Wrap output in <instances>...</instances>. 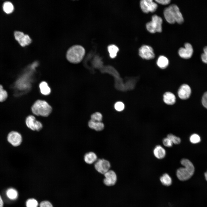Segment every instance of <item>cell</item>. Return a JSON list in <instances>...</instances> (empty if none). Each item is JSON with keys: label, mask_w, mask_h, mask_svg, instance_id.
<instances>
[{"label": "cell", "mask_w": 207, "mask_h": 207, "mask_svg": "<svg viewBox=\"0 0 207 207\" xmlns=\"http://www.w3.org/2000/svg\"><path fill=\"white\" fill-rule=\"evenodd\" d=\"M154 154L157 158L161 159L163 158L166 155L165 149L160 145L157 146L154 150Z\"/></svg>", "instance_id": "cell-18"}, {"label": "cell", "mask_w": 207, "mask_h": 207, "mask_svg": "<svg viewBox=\"0 0 207 207\" xmlns=\"http://www.w3.org/2000/svg\"><path fill=\"white\" fill-rule=\"evenodd\" d=\"M89 127L97 131H99L103 129L104 124L101 122H97L90 120L88 123Z\"/></svg>", "instance_id": "cell-16"}, {"label": "cell", "mask_w": 207, "mask_h": 207, "mask_svg": "<svg viewBox=\"0 0 207 207\" xmlns=\"http://www.w3.org/2000/svg\"><path fill=\"white\" fill-rule=\"evenodd\" d=\"M26 205L27 207H37L38 203L35 199H30L27 200Z\"/></svg>", "instance_id": "cell-28"}, {"label": "cell", "mask_w": 207, "mask_h": 207, "mask_svg": "<svg viewBox=\"0 0 207 207\" xmlns=\"http://www.w3.org/2000/svg\"><path fill=\"white\" fill-rule=\"evenodd\" d=\"M26 124L29 129L34 131H39L43 127L41 123L36 120L35 117L32 115L28 116L26 118Z\"/></svg>", "instance_id": "cell-7"}, {"label": "cell", "mask_w": 207, "mask_h": 207, "mask_svg": "<svg viewBox=\"0 0 207 207\" xmlns=\"http://www.w3.org/2000/svg\"><path fill=\"white\" fill-rule=\"evenodd\" d=\"M31 110L33 113L36 115L47 117L51 113L52 108L46 101L38 100L32 105Z\"/></svg>", "instance_id": "cell-4"}, {"label": "cell", "mask_w": 207, "mask_h": 207, "mask_svg": "<svg viewBox=\"0 0 207 207\" xmlns=\"http://www.w3.org/2000/svg\"><path fill=\"white\" fill-rule=\"evenodd\" d=\"M204 176L205 179L206 181H207V171L204 173Z\"/></svg>", "instance_id": "cell-37"}, {"label": "cell", "mask_w": 207, "mask_h": 207, "mask_svg": "<svg viewBox=\"0 0 207 207\" xmlns=\"http://www.w3.org/2000/svg\"><path fill=\"white\" fill-rule=\"evenodd\" d=\"M3 202L2 199V198L0 195V207H3Z\"/></svg>", "instance_id": "cell-36"}, {"label": "cell", "mask_w": 207, "mask_h": 207, "mask_svg": "<svg viewBox=\"0 0 207 207\" xmlns=\"http://www.w3.org/2000/svg\"><path fill=\"white\" fill-rule=\"evenodd\" d=\"M108 50L110 54V56L112 58H115L119 51L118 47L114 45H111L108 47Z\"/></svg>", "instance_id": "cell-23"}, {"label": "cell", "mask_w": 207, "mask_h": 207, "mask_svg": "<svg viewBox=\"0 0 207 207\" xmlns=\"http://www.w3.org/2000/svg\"><path fill=\"white\" fill-rule=\"evenodd\" d=\"M140 5L143 12L146 13L155 12L158 7L156 3L152 0H141Z\"/></svg>", "instance_id": "cell-8"}, {"label": "cell", "mask_w": 207, "mask_h": 207, "mask_svg": "<svg viewBox=\"0 0 207 207\" xmlns=\"http://www.w3.org/2000/svg\"><path fill=\"white\" fill-rule=\"evenodd\" d=\"M97 159L96 154L93 152H89L86 153L84 156V160L86 163L91 164L95 162Z\"/></svg>", "instance_id": "cell-17"}, {"label": "cell", "mask_w": 207, "mask_h": 207, "mask_svg": "<svg viewBox=\"0 0 207 207\" xmlns=\"http://www.w3.org/2000/svg\"><path fill=\"white\" fill-rule=\"evenodd\" d=\"M167 137L171 140L173 143L175 144H179L181 141V140L179 137L171 134H168Z\"/></svg>", "instance_id": "cell-27"}, {"label": "cell", "mask_w": 207, "mask_h": 207, "mask_svg": "<svg viewBox=\"0 0 207 207\" xmlns=\"http://www.w3.org/2000/svg\"><path fill=\"white\" fill-rule=\"evenodd\" d=\"M156 2L158 3L163 5H166L169 4L170 2V0H155Z\"/></svg>", "instance_id": "cell-35"}, {"label": "cell", "mask_w": 207, "mask_h": 207, "mask_svg": "<svg viewBox=\"0 0 207 207\" xmlns=\"http://www.w3.org/2000/svg\"><path fill=\"white\" fill-rule=\"evenodd\" d=\"M105 178L103 179V183L108 186L114 185L116 182L117 177L114 171L109 170L104 174Z\"/></svg>", "instance_id": "cell-11"}, {"label": "cell", "mask_w": 207, "mask_h": 207, "mask_svg": "<svg viewBox=\"0 0 207 207\" xmlns=\"http://www.w3.org/2000/svg\"><path fill=\"white\" fill-rule=\"evenodd\" d=\"M164 14L166 21L169 23L173 24L177 22L179 24L184 21L183 18L178 7L175 4H172L166 8Z\"/></svg>", "instance_id": "cell-1"}, {"label": "cell", "mask_w": 207, "mask_h": 207, "mask_svg": "<svg viewBox=\"0 0 207 207\" xmlns=\"http://www.w3.org/2000/svg\"><path fill=\"white\" fill-rule=\"evenodd\" d=\"M114 108L117 111H121L124 110V105L122 102L118 101L115 103Z\"/></svg>", "instance_id": "cell-30"}, {"label": "cell", "mask_w": 207, "mask_h": 207, "mask_svg": "<svg viewBox=\"0 0 207 207\" xmlns=\"http://www.w3.org/2000/svg\"><path fill=\"white\" fill-rule=\"evenodd\" d=\"M139 55L143 59L149 60L155 57L153 50L150 46L144 45L139 49Z\"/></svg>", "instance_id": "cell-9"}, {"label": "cell", "mask_w": 207, "mask_h": 207, "mask_svg": "<svg viewBox=\"0 0 207 207\" xmlns=\"http://www.w3.org/2000/svg\"><path fill=\"white\" fill-rule=\"evenodd\" d=\"M40 207H53L52 204L49 201H43L41 203Z\"/></svg>", "instance_id": "cell-34"}, {"label": "cell", "mask_w": 207, "mask_h": 207, "mask_svg": "<svg viewBox=\"0 0 207 207\" xmlns=\"http://www.w3.org/2000/svg\"><path fill=\"white\" fill-rule=\"evenodd\" d=\"M163 101L167 105H172L176 102V98L174 94L170 92H167L163 95Z\"/></svg>", "instance_id": "cell-15"}, {"label": "cell", "mask_w": 207, "mask_h": 207, "mask_svg": "<svg viewBox=\"0 0 207 207\" xmlns=\"http://www.w3.org/2000/svg\"><path fill=\"white\" fill-rule=\"evenodd\" d=\"M3 9L7 14L11 13L14 10V6L12 3L10 1L4 2L3 6Z\"/></svg>", "instance_id": "cell-22"}, {"label": "cell", "mask_w": 207, "mask_h": 207, "mask_svg": "<svg viewBox=\"0 0 207 207\" xmlns=\"http://www.w3.org/2000/svg\"><path fill=\"white\" fill-rule=\"evenodd\" d=\"M181 163L184 166L179 168L177 171V176L181 181H185L190 179L194 174L195 168L192 163L189 160L183 158Z\"/></svg>", "instance_id": "cell-2"}, {"label": "cell", "mask_w": 207, "mask_h": 207, "mask_svg": "<svg viewBox=\"0 0 207 207\" xmlns=\"http://www.w3.org/2000/svg\"><path fill=\"white\" fill-rule=\"evenodd\" d=\"M202 103L203 106L207 109V91L205 92L202 96Z\"/></svg>", "instance_id": "cell-32"}, {"label": "cell", "mask_w": 207, "mask_h": 207, "mask_svg": "<svg viewBox=\"0 0 207 207\" xmlns=\"http://www.w3.org/2000/svg\"><path fill=\"white\" fill-rule=\"evenodd\" d=\"M191 91L190 87L187 84H183L181 85L178 91L179 97L181 99L185 100L190 97Z\"/></svg>", "instance_id": "cell-14"}, {"label": "cell", "mask_w": 207, "mask_h": 207, "mask_svg": "<svg viewBox=\"0 0 207 207\" xmlns=\"http://www.w3.org/2000/svg\"><path fill=\"white\" fill-rule=\"evenodd\" d=\"M160 180L162 183L165 186H169L172 184V179L170 176L167 173L163 174L160 177Z\"/></svg>", "instance_id": "cell-21"}, {"label": "cell", "mask_w": 207, "mask_h": 207, "mask_svg": "<svg viewBox=\"0 0 207 207\" xmlns=\"http://www.w3.org/2000/svg\"><path fill=\"white\" fill-rule=\"evenodd\" d=\"M162 18L155 15L152 17V21L146 24V28L150 32L154 33L156 32H160L162 31Z\"/></svg>", "instance_id": "cell-5"}, {"label": "cell", "mask_w": 207, "mask_h": 207, "mask_svg": "<svg viewBox=\"0 0 207 207\" xmlns=\"http://www.w3.org/2000/svg\"><path fill=\"white\" fill-rule=\"evenodd\" d=\"M7 139L8 142L14 146L19 145L22 141L21 135L19 133L15 131L9 133L8 135Z\"/></svg>", "instance_id": "cell-13"}, {"label": "cell", "mask_w": 207, "mask_h": 207, "mask_svg": "<svg viewBox=\"0 0 207 207\" xmlns=\"http://www.w3.org/2000/svg\"><path fill=\"white\" fill-rule=\"evenodd\" d=\"M7 197L10 199L15 200L18 196V193L17 191L13 188L8 189L6 191Z\"/></svg>", "instance_id": "cell-24"}, {"label": "cell", "mask_w": 207, "mask_h": 207, "mask_svg": "<svg viewBox=\"0 0 207 207\" xmlns=\"http://www.w3.org/2000/svg\"><path fill=\"white\" fill-rule=\"evenodd\" d=\"M102 118V114L100 112H96L91 116V120L97 122H101Z\"/></svg>", "instance_id": "cell-26"}, {"label": "cell", "mask_w": 207, "mask_h": 207, "mask_svg": "<svg viewBox=\"0 0 207 207\" xmlns=\"http://www.w3.org/2000/svg\"><path fill=\"white\" fill-rule=\"evenodd\" d=\"M163 143L165 146L168 147H171L173 144L171 140L167 137L163 139Z\"/></svg>", "instance_id": "cell-33"}, {"label": "cell", "mask_w": 207, "mask_h": 207, "mask_svg": "<svg viewBox=\"0 0 207 207\" xmlns=\"http://www.w3.org/2000/svg\"><path fill=\"white\" fill-rule=\"evenodd\" d=\"M190 141L193 143H196L199 142L200 141V137L197 134H194L190 137Z\"/></svg>", "instance_id": "cell-29"}, {"label": "cell", "mask_w": 207, "mask_h": 207, "mask_svg": "<svg viewBox=\"0 0 207 207\" xmlns=\"http://www.w3.org/2000/svg\"><path fill=\"white\" fill-rule=\"evenodd\" d=\"M203 50L204 52L201 55V59L203 62L207 64V46L204 48Z\"/></svg>", "instance_id": "cell-31"}, {"label": "cell", "mask_w": 207, "mask_h": 207, "mask_svg": "<svg viewBox=\"0 0 207 207\" xmlns=\"http://www.w3.org/2000/svg\"><path fill=\"white\" fill-rule=\"evenodd\" d=\"M14 36L15 39L22 46L28 45L32 42V39L27 34H24L22 32L15 31Z\"/></svg>", "instance_id": "cell-10"}, {"label": "cell", "mask_w": 207, "mask_h": 207, "mask_svg": "<svg viewBox=\"0 0 207 207\" xmlns=\"http://www.w3.org/2000/svg\"><path fill=\"white\" fill-rule=\"evenodd\" d=\"M39 88L41 93L45 95H49L51 92V89L46 82L43 81L39 84Z\"/></svg>", "instance_id": "cell-20"}, {"label": "cell", "mask_w": 207, "mask_h": 207, "mask_svg": "<svg viewBox=\"0 0 207 207\" xmlns=\"http://www.w3.org/2000/svg\"><path fill=\"white\" fill-rule=\"evenodd\" d=\"M169 61L168 59L164 56H160L157 61L158 66L160 68L164 69L168 66Z\"/></svg>", "instance_id": "cell-19"}, {"label": "cell", "mask_w": 207, "mask_h": 207, "mask_svg": "<svg viewBox=\"0 0 207 207\" xmlns=\"http://www.w3.org/2000/svg\"><path fill=\"white\" fill-rule=\"evenodd\" d=\"M85 53V50L83 47L79 45H75L68 49L66 57L70 62L77 64L82 61Z\"/></svg>", "instance_id": "cell-3"}, {"label": "cell", "mask_w": 207, "mask_h": 207, "mask_svg": "<svg viewBox=\"0 0 207 207\" xmlns=\"http://www.w3.org/2000/svg\"><path fill=\"white\" fill-rule=\"evenodd\" d=\"M110 164L107 160L103 159H99L95 162L94 167L99 172L104 174L110 170Z\"/></svg>", "instance_id": "cell-6"}, {"label": "cell", "mask_w": 207, "mask_h": 207, "mask_svg": "<svg viewBox=\"0 0 207 207\" xmlns=\"http://www.w3.org/2000/svg\"><path fill=\"white\" fill-rule=\"evenodd\" d=\"M7 97V92L3 89L2 85H0V102L5 101Z\"/></svg>", "instance_id": "cell-25"}, {"label": "cell", "mask_w": 207, "mask_h": 207, "mask_svg": "<svg viewBox=\"0 0 207 207\" xmlns=\"http://www.w3.org/2000/svg\"><path fill=\"white\" fill-rule=\"evenodd\" d=\"M185 47L180 48L178 51L179 56L182 58L188 59L192 55L193 49L191 45L189 43H186L184 45Z\"/></svg>", "instance_id": "cell-12"}]
</instances>
